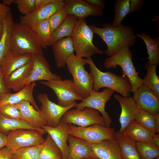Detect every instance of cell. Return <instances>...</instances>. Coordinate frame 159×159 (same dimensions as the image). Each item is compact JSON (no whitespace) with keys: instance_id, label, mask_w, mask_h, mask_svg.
Segmentation results:
<instances>
[{"instance_id":"obj_17","label":"cell","mask_w":159,"mask_h":159,"mask_svg":"<svg viewBox=\"0 0 159 159\" xmlns=\"http://www.w3.org/2000/svg\"><path fill=\"white\" fill-rule=\"evenodd\" d=\"M119 103L121 109L119 119L121 127L119 132L123 133L130 123L135 120L138 106L132 97H123L118 94L114 95Z\"/></svg>"},{"instance_id":"obj_22","label":"cell","mask_w":159,"mask_h":159,"mask_svg":"<svg viewBox=\"0 0 159 159\" xmlns=\"http://www.w3.org/2000/svg\"><path fill=\"white\" fill-rule=\"evenodd\" d=\"M56 65L58 68L64 67L67 58L74 54V49L71 37L62 38L52 46Z\"/></svg>"},{"instance_id":"obj_45","label":"cell","mask_w":159,"mask_h":159,"mask_svg":"<svg viewBox=\"0 0 159 159\" xmlns=\"http://www.w3.org/2000/svg\"><path fill=\"white\" fill-rule=\"evenodd\" d=\"M9 90L5 86L1 69L0 67V95L9 93Z\"/></svg>"},{"instance_id":"obj_37","label":"cell","mask_w":159,"mask_h":159,"mask_svg":"<svg viewBox=\"0 0 159 159\" xmlns=\"http://www.w3.org/2000/svg\"><path fill=\"white\" fill-rule=\"evenodd\" d=\"M41 147L42 144L20 148L12 153L10 159H38Z\"/></svg>"},{"instance_id":"obj_24","label":"cell","mask_w":159,"mask_h":159,"mask_svg":"<svg viewBox=\"0 0 159 159\" xmlns=\"http://www.w3.org/2000/svg\"><path fill=\"white\" fill-rule=\"evenodd\" d=\"M18 107L21 112V119L26 122L30 126L37 128H42L47 125V122L29 102L22 101L14 104Z\"/></svg>"},{"instance_id":"obj_13","label":"cell","mask_w":159,"mask_h":159,"mask_svg":"<svg viewBox=\"0 0 159 159\" xmlns=\"http://www.w3.org/2000/svg\"><path fill=\"white\" fill-rule=\"evenodd\" d=\"M37 98L41 103L39 113L46 121V125L51 127L57 126L65 112L74 107L77 103L76 102L68 107H62L52 102L45 93L39 94Z\"/></svg>"},{"instance_id":"obj_29","label":"cell","mask_w":159,"mask_h":159,"mask_svg":"<svg viewBox=\"0 0 159 159\" xmlns=\"http://www.w3.org/2000/svg\"><path fill=\"white\" fill-rule=\"evenodd\" d=\"M21 129H33L47 133L43 129L32 127L23 120L8 118L0 113V132L7 135L10 131Z\"/></svg>"},{"instance_id":"obj_18","label":"cell","mask_w":159,"mask_h":159,"mask_svg":"<svg viewBox=\"0 0 159 159\" xmlns=\"http://www.w3.org/2000/svg\"><path fill=\"white\" fill-rule=\"evenodd\" d=\"M69 125L60 121L56 127H51L45 125L42 127L50 135L60 150L62 155V159H68L69 146L67 144V141L69 135L68 133Z\"/></svg>"},{"instance_id":"obj_43","label":"cell","mask_w":159,"mask_h":159,"mask_svg":"<svg viewBox=\"0 0 159 159\" xmlns=\"http://www.w3.org/2000/svg\"><path fill=\"white\" fill-rule=\"evenodd\" d=\"M89 4L102 10L104 8L105 3L102 0H85Z\"/></svg>"},{"instance_id":"obj_55","label":"cell","mask_w":159,"mask_h":159,"mask_svg":"<svg viewBox=\"0 0 159 159\" xmlns=\"http://www.w3.org/2000/svg\"></svg>"},{"instance_id":"obj_52","label":"cell","mask_w":159,"mask_h":159,"mask_svg":"<svg viewBox=\"0 0 159 159\" xmlns=\"http://www.w3.org/2000/svg\"><path fill=\"white\" fill-rule=\"evenodd\" d=\"M3 30V23L2 22L0 23V40L1 38Z\"/></svg>"},{"instance_id":"obj_54","label":"cell","mask_w":159,"mask_h":159,"mask_svg":"<svg viewBox=\"0 0 159 159\" xmlns=\"http://www.w3.org/2000/svg\"><path fill=\"white\" fill-rule=\"evenodd\" d=\"M155 159H159V157L155 158Z\"/></svg>"},{"instance_id":"obj_16","label":"cell","mask_w":159,"mask_h":159,"mask_svg":"<svg viewBox=\"0 0 159 159\" xmlns=\"http://www.w3.org/2000/svg\"><path fill=\"white\" fill-rule=\"evenodd\" d=\"M64 9L68 14L78 19H85L90 16H102V10L92 6L84 0L64 1Z\"/></svg>"},{"instance_id":"obj_41","label":"cell","mask_w":159,"mask_h":159,"mask_svg":"<svg viewBox=\"0 0 159 159\" xmlns=\"http://www.w3.org/2000/svg\"><path fill=\"white\" fill-rule=\"evenodd\" d=\"M14 3L23 15L29 14L35 9V0H16Z\"/></svg>"},{"instance_id":"obj_21","label":"cell","mask_w":159,"mask_h":159,"mask_svg":"<svg viewBox=\"0 0 159 159\" xmlns=\"http://www.w3.org/2000/svg\"><path fill=\"white\" fill-rule=\"evenodd\" d=\"M68 159H97L90 145L81 139L69 135Z\"/></svg>"},{"instance_id":"obj_36","label":"cell","mask_w":159,"mask_h":159,"mask_svg":"<svg viewBox=\"0 0 159 159\" xmlns=\"http://www.w3.org/2000/svg\"><path fill=\"white\" fill-rule=\"evenodd\" d=\"M140 159H154L159 157V148L153 143L136 142Z\"/></svg>"},{"instance_id":"obj_48","label":"cell","mask_w":159,"mask_h":159,"mask_svg":"<svg viewBox=\"0 0 159 159\" xmlns=\"http://www.w3.org/2000/svg\"><path fill=\"white\" fill-rule=\"evenodd\" d=\"M11 8L9 6L4 5L0 2V12L5 15L10 11Z\"/></svg>"},{"instance_id":"obj_32","label":"cell","mask_w":159,"mask_h":159,"mask_svg":"<svg viewBox=\"0 0 159 159\" xmlns=\"http://www.w3.org/2000/svg\"><path fill=\"white\" fill-rule=\"evenodd\" d=\"M62 153L51 137L48 135L42 144L38 159H62Z\"/></svg>"},{"instance_id":"obj_31","label":"cell","mask_w":159,"mask_h":159,"mask_svg":"<svg viewBox=\"0 0 159 159\" xmlns=\"http://www.w3.org/2000/svg\"><path fill=\"white\" fill-rule=\"evenodd\" d=\"M31 60L25 65L16 69L4 80L6 88L12 89L24 81L30 73L32 67Z\"/></svg>"},{"instance_id":"obj_2","label":"cell","mask_w":159,"mask_h":159,"mask_svg":"<svg viewBox=\"0 0 159 159\" xmlns=\"http://www.w3.org/2000/svg\"><path fill=\"white\" fill-rule=\"evenodd\" d=\"M33 28L20 22H14L11 29L10 51L21 55L43 54L47 50Z\"/></svg>"},{"instance_id":"obj_27","label":"cell","mask_w":159,"mask_h":159,"mask_svg":"<svg viewBox=\"0 0 159 159\" xmlns=\"http://www.w3.org/2000/svg\"><path fill=\"white\" fill-rule=\"evenodd\" d=\"M123 133L136 142L153 143L152 139L155 134L133 121Z\"/></svg>"},{"instance_id":"obj_1","label":"cell","mask_w":159,"mask_h":159,"mask_svg":"<svg viewBox=\"0 0 159 159\" xmlns=\"http://www.w3.org/2000/svg\"><path fill=\"white\" fill-rule=\"evenodd\" d=\"M93 33L99 36L105 42L107 49L104 53L110 57L122 47L134 46L137 37L133 29L122 24L113 27L111 24H105L102 28L89 25Z\"/></svg>"},{"instance_id":"obj_53","label":"cell","mask_w":159,"mask_h":159,"mask_svg":"<svg viewBox=\"0 0 159 159\" xmlns=\"http://www.w3.org/2000/svg\"><path fill=\"white\" fill-rule=\"evenodd\" d=\"M2 13L0 12V23L2 22L4 15Z\"/></svg>"},{"instance_id":"obj_25","label":"cell","mask_w":159,"mask_h":159,"mask_svg":"<svg viewBox=\"0 0 159 159\" xmlns=\"http://www.w3.org/2000/svg\"><path fill=\"white\" fill-rule=\"evenodd\" d=\"M14 23L13 15L10 11L4 15L3 19V30L0 40V67L10 51L11 30Z\"/></svg>"},{"instance_id":"obj_40","label":"cell","mask_w":159,"mask_h":159,"mask_svg":"<svg viewBox=\"0 0 159 159\" xmlns=\"http://www.w3.org/2000/svg\"><path fill=\"white\" fill-rule=\"evenodd\" d=\"M0 113L8 118L21 119L20 110L14 105L8 104L0 106Z\"/></svg>"},{"instance_id":"obj_42","label":"cell","mask_w":159,"mask_h":159,"mask_svg":"<svg viewBox=\"0 0 159 159\" xmlns=\"http://www.w3.org/2000/svg\"><path fill=\"white\" fill-rule=\"evenodd\" d=\"M130 13L136 12L140 10L144 3L143 0H130Z\"/></svg>"},{"instance_id":"obj_8","label":"cell","mask_w":159,"mask_h":159,"mask_svg":"<svg viewBox=\"0 0 159 159\" xmlns=\"http://www.w3.org/2000/svg\"><path fill=\"white\" fill-rule=\"evenodd\" d=\"M33 65L31 71L24 81L14 88L12 90L18 92L24 86L38 80L49 81L61 80V77L50 71L49 64L43 54H31Z\"/></svg>"},{"instance_id":"obj_6","label":"cell","mask_w":159,"mask_h":159,"mask_svg":"<svg viewBox=\"0 0 159 159\" xmlns=\"http://www.w3.org/2000/svg\"><path fill=\"white\" fill-rule=\"evenodd\" d=\"M71 37L76 55L79 57L88 59L104 53L94 44L93 32L85 19L78 20Z\"/></svg>"},{"instance_id":"obj_38","label":"cell","mask_w":159,"mask_h":159,"mask_svg":"<svg viewBox=\"0 0 159 159\" xmlns=\"http://www.w3.org/2000/svg\"><path fill=\"white\" fill-rule=\"evenodd\" d=\"M33 29L43 43L47 47L52 34L48 19L40 22Z\"/></svg>"},{"instance_id":"obj_30","label":"cell","mask_w":159,"mask_h":159,"mask_svg":"<svg viewBox=\"0 0 159 159\" xmlns=\"http://www.w3.org/2000/svg\"><path fill=\"white\" fill-rule=\"evenodd\" d=\"M137 37L142 39L145 43L148 55V62L157 65L159 63V37L153 39L145 32L136 34Z\"/></svg>"},{"instance_id":"obj_51","label":"cell","mask_w":159,"mask_h":159,"mask_svg":"<svg viewBox=\"0 0 159 159\" xmlns=\"http://www.w3.org/2000/svg\"><path fill=\"white\" fill-rule=\"evenodd\" d=\"M15 0H2V3L5 5L8 6L14 3Z\"/></svg>"},{"instance_id":"obj_35","label":"cell","mask_w":159,"mask_h":159,"mask_svg":"<svg viewBox=\"0 0 159 159\" xmlns=\"http://www.w3.org/2000/svg\"><path fill=\"white\" fill-rule=\"evenodd\" d=\"M135 120L137 123L147 130L154 133H157L154 115L138 106Z\"/></svg>"},{"instance_id":"obj_10","label":"cell","mask_w":159,"mask_h":159,"mask_svg":"<svg viewBox=\"0 0 159 159\" xmlns=\"http://www.w3.org/2000/svg\"><path fill=\"white\" fill-rule=\"evenodd\" d=\"M60 121L82 127L95 124L106 126L105 119L99 112L89 107L82 110L70 109L64 114Z\"/></svg>"},{"instance_id":"obj_46","label":"cell","mask_w":159,"mask_h":159,"mask_svg":"<svg viewBox=\"0 0 159 159\" xmlns=\"http://www.w3.org/2000/svg\"><path fill=\"white\" fill-rule=\"evenodd\" d=\"M8 142L7 135L0 132V150L6 147Z\"/></svg>"},{"instance_id":"obj_26","label":"cell","mask_w":159,"mask_h":159,"mask_svg":"<svg viewBox=\"0 0 159 159\" xmlns=\"http://www.w3.org/2000/svg\"><path fill=\"white\" fill-rule=\"evenodd\" d=\"M115 138L119 145L121 159H140L135 141L118 132L115 133Z\"/></svg>"},{"instance_id":"obj_50","label":"cell","mask_w":159,"mask_h":159,"mask_svg":"<svg viewBox=\"0 0 159 159\" xmlns=\"http://www.w3.org/2000/svg\"><path fill=\"white\" fill-rule=\"evenodd\" d=\"M153 143L156 146L159 148V134L154 135L152 139Z\"/></svg>"},{"instance_id":"obj_4","label":"cell","mask_w":159,"mask_h":159,"mask_svg":"<svg viewBox=\"0 0 159 159\" xmlns=\"http://www.w3.org/2000/svg\"><path fill=\"white\" fill-rule=\"evenodd\" d=\"M87 64V59L79 57L74 54L70 55L66 61L67 69L73 78L75 89L83 99L90 95L94 83L92 74L85 68V65Z\"/></svg>"},{"instance_id":"obj_44","label":"cell","mask_w":159,"mask_h":159,"mask_svg":"<svg viewBox=\"0 0 159 159\" xmlns=\"http://www.w3.org/2000/svg\"><path fill=\"white\" fill-rule=\"evenodd\" d=\"M12 153L5 147L0 150V159H10Z\"/></svg>"},{"instance_id":"obj_34","label":"cell","mask_w":159,"mask_h":159,"mask_svg":"<svg viewBox=\"0 0 159 159\" xmlns=\"http://www.w3.org/2000/svg\"><path fill=\"white\" fill-rule=\"evenodd\" d=\"M130 0H117L114 5V17L111 25L117 27L122 24L125 17L130 13Z\"/></svg>"},{"instance_id":"obj_28","label":"cell","mask_w":159,"mask_h":159,"mask_svg":"<svg viewBox=\"0 0 159 159\" xmlns=\"http://www.w3.org/2000/svg\"><path fill=\"white\" fill-rule=\"evenodd\" d=\"M78 19L74 16L68 14L61 24L52 33L48 46H52L57 41L71 37Z\"/></svg>"},{"instance_id":"obj_39","label":"cell","mask_w":159,"mask_h":159,"mask_svg":"<svg viewBox=\"0 0 159 159\" xmlns=\"http://www.w3.org/2000/svg\"><path fill=\"white\" fill-rule=\"evenodd\" d=\"M67 15L63 8L57 11L48 19L52 33L63 22Z\"/></svg>"},{"instance_id":"obj_3","label":"cell","mask_w":159,"mask_h":159,"mask_svg":"<svg viewBox=\"0 0 159 159\" xmlns=\"http://www.w3.org/2000/svg\"><path fill=\"white\" fill-rule=\"evenodd\" d=\"M87 59L90 72L94 78L93 91L98 92L100 88L105 87L116 91L122 96H130L132 87L127 77L118 75L110 71L102 72L96 66L91 57Z\"/></svg>"},{"instance_id":"obj_47","label":"cell","mask_w":159,"mask_h":159,"mask_svg":"<svg viewBox=\"0 0 159 159\" xmlns=\"http://www.w3.org/2000/svg\"><path fill=\"white\" fill-rule=\"evenodd\" d=\"M53 0H35V9L42 7Z\"/></svg>"},{"instance_id":"obj_23","label":"cell","mask_w":159,"mask_h":159,"mask_svg":"<svg viewBox=\"0 0 159 159\" xmlns=\"http://www.w3.org/2000/svg\"><path fill=\"white\" fill-rule=\"evenodd\" d=\"M31 54L21 55L10 51L4 59L1 68L4 80L13 72L31 60Z\"/></svg>"},{"instance_id":"obj_11","label":"cell","mask_w":159,"mask_h":159,"mask_svg":"<svg viewBox=\"0 0 159 159\" xmlns=\"http://www.w3.org/2000/svg\"><path fill=\"white\" fill-rule=\"evenodd\" d=\"M40 83L53 90L57 97V104L62 107H68L76 102V100H82L83 99L77 93L73 81L71 80L42 81Z\"/></svg>"},{"instance_id":"obj_9","label":"cell","mask_w":159,"mask_h":159,"mask_svg":"<svg viewBox=\"0 0 159 159\" xmlns=\"http://www.w3.org/2000/svg\"><path fill=\"white\" fill-rule=\"evenodd\" d=\"M44 132L33 129H18L11 131L7 136L8 142L6 147L13 153L23 148L39 145L44 139Z\"/></svg>"},{"instance_id":"obj_15","label":"cell","mask_w":159,"mask_h":159,"mask_svg":"<svg viewBox=\"0 0 159 159\" xmlns=\"http://www.w3.org/2000/svg\"><path fill=\"white\" fill-rule=\"evenodd\" d=\"M133 93L138 107L153 115L159 113V96L148 87L143 84Z\"/></svg>"},{"instance_id":"obj_14","label":"cell","mask_w":159,"mask_h":159,"mask_svg":"<svg viewBox=\"0 0 159 159\" xmlns=\"http://www.w3.org/2000/svg\"><path fill=\"white\" fill-rule=\"evenodd\" d=\"M64 1L53 0L45 6L35 9L29 14L21 16L20 22L33 28L42 21L48 19L59 9L64 8Z\"/></svg>"},{"instance_id":"obj_49","label":"cell","mask_w":159,"mask_h":159,"mask_svg":"<svg viewBox=\"0 0 159 159\" xmlns=\"http://www.w3.org/2000/svg\"><path fill=\"white\" fill-rule=\"evenodd\" d=\"M155 122L157 133L159 132V113L155 115Z\"/></svg>"},{"instance_id":"obj_5","label":"cell","mask_w":159,"mask_h":159,"mask_svg":"<svg viewBox=\"0 0 159 159\" xmlns=\"http://www.w3.org/2000/svg\"><path fill=\"white\" fill-rule=\"evenodd\" d=\"M132 52L127 46L123 47L115 53L105 59L104 66L107 69L115 68L119 66L122 68L123 76L130 80L132 92H135L143 84V79L140 77L133 64Z\"/></svg>"},{"instance_id":"obj_20","label":"cell","mask_w":159,"mask_h":159,"mask_svg":"<svg viewBox=\"0 0 159 159\" xmlns=\"http://www.w3.org/2000/svg\"><path fill=\"white\" fill-rule=\"evenodd\" d=\"M90 145L97 159H121L120 148L115 139L103 140Z\"/></svg>"},{"instance_id":"obj_12","label":"cell","mask_w":159,"mask_h":159,"mask_svg":"<svg viewBox=\"0 0 159 159\" xmlns=\"http://www.w3.org/2000/svg\"><path fill=\"white\" fill-rule=\"evenodd\" d=\"M115 92L112 89L106 88L101 92L92 90L88 96L83 99L81 102L76 103L74 107L79 110H82L86 107L97 110L104 117L106 126L110 127L112 120L108 113L105 111V106L106 102L110 99Z\"/></svg>"},{"instance_id":"obj_7","label":"cell","mask_w":159,"mask_h":159,"mask_svg":"<svg viewBox=\"0 0 159 159\" xmlns=\"http://www.w3.org/2000/svg\"><path fill=\"white\" fill-rule=\"evenodd\" d=\"M115 132L113 128L98 124L85 127L70 124L68 128L69 135L82 139L89 145L98 143L105 140L115 139Z\"/></svg>"},{"instance_id":"obj_33","label":"cell","mask_w":159,"mask_h":159,"mask_svg":"<svg viewBox=\"0 0 159 159\" xmlns=\"http://www.w3.org/2000/svg\"><path fill=\"white\" fill-rule=\"evenodd\" d=\"M156 65L146 62L144 67L147 71V74L143 79V84L151 89L157 95L159 96V79L156 72Z\"/></svg>"},{"instance_id":"obj_19","label":"cell","mask_w":159,"mask_h":159,"mask_svg":"<svg viewBox=\"0 0 159 159\" xmlns=\"http://www.w3.org/2000/svg\"><path fill=\"white\" fill-rule=\"evenodd\" d=\"M36 85L35 82L24 86L22 89L14 93H9L0 95V106L4 105L15 104L23 100L28 101L37 111L39 108L33 96L34 87Z\"/></svg>"}]
</instances>
